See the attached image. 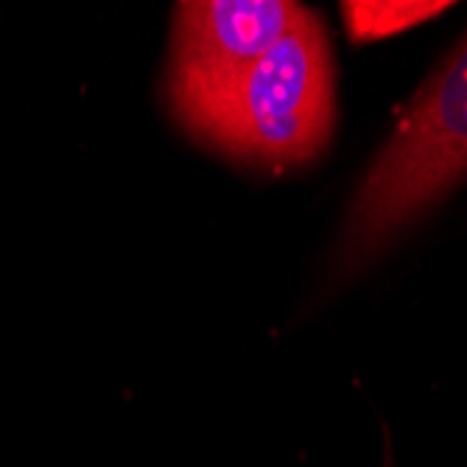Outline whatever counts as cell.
Masks as SVG:
<instances>
[{
  "label": "cell",
  "instance_id": "1",
  "mask_svg": "<svg viewBox=\"0 0 467 467\" xmlns=\"http://www.w3.org/2000/svg\"><path fill=\"white\" fill-rule=\"evenodd\" d=\"M467 177V36L400 115L348 210L336 275L350 277Z\"/></svg>",
  "mask_w": 467,
  "mask_h": 467
},
{
  "label": "cell",
  "instance_id": "2",
  "mask_svg": "<svg viewBox=\"0 0 467 467\" xmlns=\"http://www.w3.org/2000/svg\"><path fill=\"white\" fill-rule=\"evenodd\" d=\"M330 132L333 65L325 28L311 9L196 130L202 140L264 168L311 162Z\"/></svg>",
  "mask_w": 467,
  "mask_h": 467
},
{
  "label": "cell",
  "instance_id": "3",
  "mask_svg": "<svg viewBox=\"0 0 467 467\" xmlns=\"http://www.w3.org/2000/svg\"><path fill=\"white\" fill-rule=\"evenodd\" d=\"M288 0H188L174 15L171 101L196 132L246 70L300 23Z\"/></svg>",
  "mask_w": 467,
  "mask_h": 467
},
{
  "label": "cell",
  "instance_id": "4",
  "mask_svg": "<svg viewBox=\"0 0 467 467\" xmlns=\"http://www.w3.org/2000/svg\"><path fill=\"white\" fill-rule=\"evenodd\" d=\"M448 6L442 0H348L342 17L353 42H375L426 23Z\"/></svg>",
  "mask_w": 467,
  "mask_h": 467
}]
</instances>
